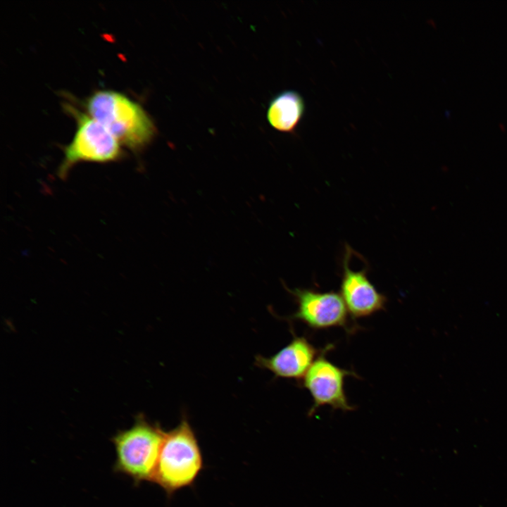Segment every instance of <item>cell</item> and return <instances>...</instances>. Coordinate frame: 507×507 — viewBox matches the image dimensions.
Returning a JSON list of instances; mask_svg holds the SVG:
<instances>
[{"label":"cell","mask_w":507,"mask_h":507,"mask_svg":"<svg viewBox=\"0 0 507 507\" xmlns=\"http://www.w3.org/2000/svg\"><path fill=\"white\" fill-rule=\"evenodd\" d=\"M332 349L327 345L311 365L300 381L311 396L313 404L308 412L311 417L324 406L333 410L351 411L355 407L350 404L346 395L344 383L348 376L358 377L356 373L334 365L325 358V353Z\"/></svg>","instance_id":"obj_5"},{"label":"cell","mask_w":507,"mask_h":507,"mask_svg":"<svg viewBox=\"0 0 507 507\" xmlns=\"http://www.w3.org/2000/svg\"><path fill=\"white\" fill-rule=\"evenodd\" d=\"M84 106L87 113L133 152L144 150L157 134L153 119L142 106L120 92L96 90L86 99Z\"/></svg>","instance_id":"obj_1"},{"label":"cell","mask_w":507,"mask_h":507,"mask_svg":"<svg viewBox=\"0 0 507 507\" xmlns=\"http://www.w3.org/2000/svg\"><path fill=\"white\" fill-rule=\"evenodd\" d=\"M306 111L303 96L296 91L285 90L275 95L270 101L266 118L270 125L284 133H294L301 122Z\"/></svg>","instance_id":"obj_9"},{"label":"cell","mask_w":507,"mask_h":507,"mask_svg":"<svg viewBox=\"0 0 507 507\" xmlns=\"http://www.w3.org/2000/svg\"><path fill=\"white\" fill-rule=\"evenodd\" d=\"M323 349H316L305 337L295 336L273 356H256L255 365L270 371L276 377L301 381Z\"/></svg>","instance_id":"obj_8"},{"label":"cell","mask_w":507,"mask_h":507,"mask_svg":"<svg viewBox=\"0 0 507 507\" xmlns=\"http://www.w3.org/2000/svg\"><path fill=\"white\" fill-rule=\"evenodd\" d=\"M65 108L75 118L77 127L70 142L63 147V157L57 171L60 178L67 177L79 163H106L123 157L122 145L104 125L73 106L67 104Z\"/></svg>","instance_id":"obj_4"},{"label":"cell","mask_w":507,"mask_h":507,"mask_svg":"<svg viewBox=\"0 0 507 507\" xmlns=\"http://www.w3.org/2000/svg\"><path fill=\"white\" fill-rule=\"evenodd\" d=\"M297 305L291 316L313 330L342 327L346 332L354 330L349 323L347 308L339 293L320 292L313 289H289Z\"/></svg>","instance_id":"obj_6"},{"label":"cell","mask_w":507,"mask_h":507,"mask_svg":"<svg viewBox=\"0 0 507 507\" xmlns=\"http://www.w3.org/2000/svg\"><path fill=\"white\" fill-rule=\"evenodd\" d=\"M165 432L158 423L138 415L130 428L111 439L116 455L113 471L129 477L135 485L151 482Z\"/></svg>","instance_id":"obj_3"},{"label":"cell","mask_w":507,"mask_h":507,"mask_svg":"<svg viewBox=\"0 0 507 507\" xmlns=\"http://www.w3.org/2000/svg\"><path fill=\"white\" fill-rule=\"evenodd\" d=\"M204 468L196 434L186 416L173 430L165 431L151 482L168 496L192 486Z\"/></svg>","instance_id":"obj_2"},{"label":"cell","mask_w":507,"mask_h":507,"mask_svg":"<svg viewBox=\"0 0 507 507\" xmlns=\"http://www.w3.org/2000/svg\"><path fill=\"white\" fill-rule=\"evenodd\" d=\"M353 254L346 246L342 262L340 295L353 318L370 316L385 308L387 297L369 280L366 268L353 270L350 261Z\"/></svg>","instance_id":"obj_7"}]
</instances>
